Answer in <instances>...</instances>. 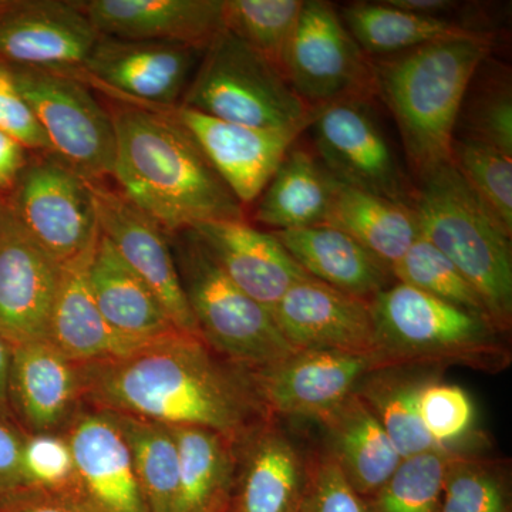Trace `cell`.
I'll return each instance as SVG.
<instances>
[{
	"label": "cell",
	"mask_w": 512,
	"mask_h": 512,
	"mask_svg": "<svg viewBox=\"0 0 512 512\" xmlns=\"http://www.w3.org/2000/svg\"><path fill=\"white\" fill-rule=\"evenodd\" d=\"M83 404L168 427H205L244 443L266 420L248 373L200 338L175 333L127 355L79 365Z\"/></svg>",
	"instance_id": "obj_1"
},
{
	"label": "cell",
	"mask_w": 512,
	"mask_h": 512,
	"mask_svg": "<svg viewBox=\"0 0 512 512\" xmlns=\"http://www.w3.org/2000/svg\"><path fill=\"white\" fill-rule=\"evenodd\" d=\"M117 191L165 234L217 221H245V208L222 181L173 110L111 100Z\"/></svg>",
	"instance_id": "obj_2"
},
{
	"label": "cell",
	"mask_w": 512,
	"mask_h": 512,
	"mask_svg": "<svg viewBox=\"0 0 512 512\" xmlns=\"http://www.w3.org/2000/svg\"><path fill=\"white\" fill-rule=\"evenodd\" d=\"M488 32L372 59L375 97L390 110L416 178L450 163L458 111L474 73L491 56Z\"/></svg>",
	"instance_id": "obj_3"
},
{
	"label": "cell",
	"mask_w": 512,
	"mask_h": 512,
	"mask_svg": "<svg viewBox=\"0 0 512 512\" xmlns=\"http://www.w3.org/2000/svg\"><path fill=\"white\" fill-rule=\"evenodd\" d=\"M375 320L377 367L464 366L498 373L511 363L500 330L484 316L393 282L370 301Z\"/></svg>",
	"instance_id": "obj_4"
},
{
	"label": "cell",
	"mask_w": 512,
	"mask_h": 512,
	"mask_svg": "<svg viewBox=\"0 0 512 512\" xmlns=\"http://www.w3.org/2000/svg\"><path fill=\"white\" fill-rule=\"evenodd\" d=\"M416 180L413 211L421 237L456 265L483 299L495 328L505 335L512 323L511 237L451 161Z\"/></svg>",
	"instance_id": "obj_5"
},
{
	"label": "cell",
	"mask_w": 512,
	"mask_h": 512,
	"mask_svg": "<svg viewBox=\"0 0 512 512\" xmlns=\"http://www.w3.org/2000/svg\"><path fill=\"white\" fill-rule=\"evenodd\" d=\"M168 237L198 332L215 353L255 372L296 352L272 313L224 274L191 229Z\"/></svg>",
	"instance_id": "obj_6"
},
{
	"label": "cell",
	"mask_w": 512,
	"mask_h": 512,
	"mask_svg": "<svg viewBox=\"0 0 512 512\" xmlns=\"http://www.w3.org/2000/svg\"><path fill=\"white\" fill-rule=\"evenodd\" d=\"M181 107L262 130H309L313 110L281 70L222 29L202 53Z\"/></svg>",
	"instance_id": "obj_7"
},
{
	"label": "cell",
	"mask_w": 512,
	"mask_h": 512,
	"mask_svg": "<svg viewBox=\"0 0 512 512\" xmlns=\"http://www.w3.org/2000/svg\"><path fill=\"white\" fill-rule=\"evenodd\" d=\"M53 156L87 181L113 174L116 133L109 109L92 87L70 74L9 66Z\"/></svg>",
	"instance_id": "obj_8"
},
{
	"label": "cell",
	"mask_w": 512,
	"mask_h": 512,
	"mask_svg": "<svg viewBox=\"0 0 512 512\" xmlns=\"http://www.w3.org/2000/svg\"><path fill=\"white\" fill-rule=\"evenodd\" d=\"M284 76L313 110L375 97L372 59L350 35L336 6L325 0H305Z\"/></svg>",
	"instance_id": "obj_9"
},
{
	"label": "cell",
	"mask_w": 512,
	"mask_h": 512,
	"mask_svg": "<svg viewBox=\"0 0 512 512\" xmlns=\"http://www.w3.org/2000/svg\"><path fill=\"white\" fill-rule=\"evenodd\" d=\"M309 128L318 160L336 180L413 208L414 185L404 174L370 100L323 107Z\"/></svg>",
	"instance_id": "obj_10"
},
{
	"label": "cell",
	"mask_w": 512,
	"mask_h": 512,
	"mask_svg": "<svg viewBox=\"0 0 512 512\" xmlns=\"http://www.w3.org/2000/svg\"><path fill=\"white\" fill-rule=\"evenodd\" d=\"M23 228L60 264L99 235L89 181L50 153H32L6 200Z\"/></svg>",
	"instance_id": "obj_11"
},
{
	"label": "cell",
	"mask_w": 512,
	"mask_h": 512,
	"mask_svg": "<svg viewBox=\"0 0 512 512\" xmlns=\"http://www.w3.org/2000/svg\"><path fill=\"white\" fill-rule=\"evenodd\" d=\"M204 50L100 36L77 79L110 100L151 109L180 106Z\"/></svg>",
	"instance_id": "obj_12"
},
{
	"label": "cell",
	"mask_w": 512,
	"mask_h": 512,
	"mask_svg": "<svg viewBox=\"0 0 512 512\" xmlns=\"http://www.w3.org/2000/svg\"><path fill=\"white\" fill-rule=\"evenodd\" d=\"M100 35L77 0H0V62L77 77Z\"/></svg>",
	"instance_id": "obj_13"
},
{
	"label": "cell",
	"mask_w": 512,
	"mask_h": 512,
	"mask_svg": "<svg viewBox=\"0 0 512 512\" xmlns=\"http://www.w3.org/2000/svg\"><path fill=\"white\" fill-rule=\"evenodd\" d=\"M373 370H377V365L372 357L305 349L247 373L269 417H306L318 421L352 396Z\"/></svg>",
	"instance_id": "obj_14"
},
{
	"label": "cell",
	"mask_w": 512,
	"mask_h": 512,
	"mask_svg": "<svg viewBox=\"0 0 512 512\" xmlns=\"http://www.w3.org/2000/svg\"><path fill=\"white\" fill-rule=\"evenodd\" d=\"M89 185L101 234L160 299L175 326L188 335L200 336L181 285L170 237L117 188L106 181H89Z\"/></svg>",
	"instance_id": "obj_15"
},
{
	"label": "cell",
	"mask_w": 512,
	"mask_h": 512,
	"mask_svg": "<svg viewBox=\"0 0 512 512\" xmlns=\"http://www.w3.org/2000/svg\"><path fill=\"white\" fill-rule=\"evenodd\" d=\"M62 264L0 198V332L13 346L47 339Z\"/></svg>",
	"instance_id": "obj_16"
},
{
	"label": "cell",
	"mask_w": 512,
	"mask_h": 512,
	"mask_svg": "<svg viewBox=\"0 0 512 512\" xmlns=\"http://www.w3.org/2000/svg\"><path fill=\"white\" fill-rule=\"evenodd\" d=\"M72 450V498L86 512L148 511L130 450L110 413L83 406L62 431Z\"/></svg>",
	"instance_id": "obj_17"
},
{
	"label": "cell",
	"mask_w": 512,
	"mask_h": 512,
	"mask_svg": "<svg viewBox=\"0 0 512 512\" xmlns=\"http://www.w3.org/2000/svg\"><path fill=\"white\" fill-rule=\"evenodd\" d=\"M272 316L293 349L372 357L377 365L375 320L366 299L308 278L285 293Z\"/></svg>",
	"instance_id": "obj_18"
},
{
	"label": "cell",
	"mask_w": 512,
	"mask_h": 512,
	"mask_svg": "<svg viewBox=\"0 0 512 512\" xmlns=\"http://www.w3.org/2000/svg\"><path fill=\"white\" fill-rule=\"evenodd\" d=\"M173 113L244 208L261 197L303 133L241 126L181 106Z\"/></svg>",
	"instance_id": "obj_19"
},
{
	"label": "cell",
	"mask_w": 512,
	"mask_h": 512,
	"mask_svg": "<svg viewBox=\"0 0 512 512\" xmlns=\"http://www.w3.org/2000/svg\"><path fill=\"white\" fill-rule=\"evenodd\" d=\"M8 403L23 433H62L84 406L79 365L47 340L13 346Z\"/></svg>",
	"instance_id": "obj_20"
},
{
	"label": "cell",
	"mask_w": 512,
	"mask_h": 512,
	"mask_svg": "<svg viewBox=\"0 0 512 512\" xmlns=\"http://www.w3.org/2000/svg\"><path fill=\"white\" fill-rule=\"evenodd\" d=\"M100 36L205 50L224 29V0H77Z\"/></svg>",
	"instance_id": "obj_21"
},
{
	"label": "cell",
	"mask_w": 512,
	"mask_h": 512,
	"mask_svg": "<svg viewBox=\"0 0 512 512\" xmlns=\"http://www.w3.org/2000/svg\"><path fill=\"white\" fill-rule=\"evenodd\" d=\"M224 274L269 312L293 285L312 278L289 255L274 232L247 221H217L191 229Z\"/></svg>",
	"instance_id": "obj_22"
},
{
	"label": "cell",
	"mask_w": 512,
	"mask_h": 512,
	"mask_svg": "<svg viewBox=\"0 0 512 512\" xmlns=\"http://www.w3.org/2000/svg\"><path fill=\"white\" fill-rule=\"evenodd\" d=\"M306 481L308 461L276 419L266 420L239 447L228 512H298Z\"/></svg>",
	"instance_id": "obj_23"
},
{
	"label": "cell",
	"mask_w": 512,
	"mask_h": 512,
	"mask_svg": "<svg viewBox=\"0 0 512 512\" xmlns=\"http://www.w3.org/2000/svg\"><path fill=\"white\" fill-rule=\"evenodd\" d=\"M96 239L82 254L62 264L47 330V342L77 365L114 359L146 346L119 335L101 315L94 301L87 281V268Z\"/></svg>",
	"instance_id": "obj_24"
},
{
	"label": "cell",
	"mask_w": 512,
	"mask_h": 512,
	"mask_svg": "<svg viewBox=\"0 0 512 512\" xmlns=\"http://www.w3.org/2000/svg\"><path fill=\"white\" fill-rule=\"evenodd\" d=\"M87 281L101 315L130 342L147 345L181 332L160 299L120 258L100 229L90 256Z\"/></svg>",
	"instance_id": "obj_25"
},
{
	"label": "cell",
	"mask_w": 512,
	"mask_h": 512,
	"mask_svg": "<svg viewBox=\"0 0 512 512\" xmlns=\"http://www.w3.org/2000/svg\"><path fill=\"white\" fill-rule=\"evenodd\" d=\"M274 234L306 274L340 292L372 301L393 284L389 266L338 228L318 225Z\"/></svg>",
	"instance_id": "obj_26"
},
{
	"label": "cell",
	"mask_w": 512,
	"mask_h": 512,
	"mask_svg": "<svg viewBox=\"0 0 512 512\" xmlns=\"http://www.w3.org/2000/svg\"><path fill=\"white\" fill-rule=\"evenodd\" d=\"M318 423L328 437L326 451L363 500L375 494L403 460L375 414L356 393L320 417Z\"/></svg>",
	"instance_id": "obj_27"
},
{
	"label": "cell",
	"mask_w": 512,
	"mask_h": 512,
	"mask_svg": "<svg viewBox=\"0 0 512 512\" xmlns=\"http://www.w3.org/2000/svg\"><path fill=\"white\" fill-rule=\"evenodd\" d=\"M325 225L356 239L389 268L421 237L413 208L350 187L335 177Z\"/></svg>",
	"instance_id": "obj_28"
},
{
	"label": "cell",
	"mask_w": 512,
	"mask_h": 512,
	"mask_svg": "<svg viewBox=\"0 0 512 512\" xmlns=\"http://www.w3.org/2000/svg\"><path fill=\"white\" fill-rule=\"evenodd\" d=\"M178 450L175 512H215L229 505L237 477L239 447L205 427H170Z\"/></svg>",
	"instance_id": "obj_29"
},
{
	"label": "cell",
	"mask_w": 512,
	"mask_h": 512,
	"mask_svg": "<svg viewBox=\"0 0 512 512\" xmlns=\"http://www.w3.org/2000/svg\"><path fill=\"white\" fill-rule=\"evenodd\" d=\"M333 175L303 148L288 151L255 208V221L275 231L325 225Z\"/></svg>",
	"instance_id": "obj_30"
},
{
	"label": "cell",
	"mask_w": 512,
	"mask_h": 512,
	"mask_svg": "<svg viewBox=\"0 0 512 512\" xmlns=\"http://www.w3.org/2000/svg\"><path fill=\"white\" fill-rule=\"evenodd\" d=\"M420 367H383L373 370L359 383L356 394L375 414L402 458L436 450L424 429L419 400L423 387L437 379L436 373Z\"/></svg>",
	"instance_id": "obj_31"
},
{
	"label": "cell",
	"mask_w": 512,
	"mask_h": 512,
	"mask_svg": "<svg viewBox=\"0 0 512 512\" xmlns=\"http://www.w3.org/2000/svg\"><path fill=\"white\" fill-rule=\"evenodd\" d=\"M346 29L367 56L384 57L485 32L448 19L417 15L383 2H355L339 10Z\"/></svg>",
	"instance_id": "obj_32"
},
{
	"label": "cell",
	"mask_w": 512,
	"mask_h": 512,
	"mask_svg": "<svg viewBox=\"0 0 512 512\" xmlns=\"http://www.w3.org/2000/svg\"><path fill=\"white\" fill-rule=\"evenodd\" d=\"M110 414L126 439L148 511H177L180 478L173 431L156 421Z\"/></svg>",
	"instance_id": "obj_33"
},
{
	"label": "cell",
	"mask_w": 512,
	"mask_h": 512,
	"mask_svg": "<svg viewBox=\"0 0 512 512\" xmlns=\"http://www.w3.org/2000/svg\"><path fill=\"white\" fill-rule=\"evenodd\" d=\"M454 138L497 148L512 157V84L507 66L487 57L468 84Z\"/></svg>",
	"instance_id": "obj_34"
},
{
	"label": "cell",
	"mask_w": 512,
	"mask_h": 512,
	"mask_svg": "<svg viewBox=\"0 0 512 512\" xmlns=\"http://www.w3.org/2000/svg\"><path fill=\"white\" fill-rule=\"evenodd\" d=\"M305 0H224V29L284 74L286 53Z\"/></svg>",
	"instance_id": "obj_35"
},
{
	"label": "cell",
	"mask_w": 512,
	"mask_h": 512,
	"mask_svg": "<svg viewBox=\"0 0 512 512\" xmlns=\"http://www.w3.org/2000/svg\"><path fill=\"white\" fill-rule=\"evenodd\" d=\"M457 451H427L403 458L399 467L376 491L365 498L367 512H440L444 476Z\"/></svg>",
	"instance_id": "obj_36"
},
{
	"label": "cell",
	"mask_w": 512,
	"mask_h": 512,
	"mask_svg": "<svg viewBox=\"0 0 512 512\" xmlns=\"http://www.w3.org/2000/svg\"><path fill=\"white\" fill-rule=\"evenodd\" d=\"M390 271L396 282L413 286L440 301L491 320L487 306L473 285L426 238H417Z\"/></svg>",
	"instance_id": "obj_37"
},
{
	"label": "cell",
	"mask_w": 512,
	"mask_h": 512,
	"mask_svg": "<svg viewBox=\"0 0 512 512\" xmlns=\"http://www.w3.org/2000/svg\"><path fill=\"white\" fill-rule=\"evenodd\" d=\"M451 164L501 229L512 235V157L497 148L454 138Z\"/></svg>",
	"instance_id": "obj_38"
},
{
	"label": "cell",
	"mask_w": 512,
	"mask_h": 512,
	"mask_svg": "<svg viewBox=\"0 0 512 512\" xmlns=\"http://www.w3.org/2000/svg\"><path fill=\"white\" fill-rule=\"evenodd\" d=\"M440 512H511L504 468L497 461L454 453L444 476Z\"/></svg>",
	"instance_id": "obj_39"
},
{
	"label": "cell",
	"mask_w": 512,
	"mask_h": 512,
	"mask_svg": "<svg viewBox=\"0 0 512 512\" xmlns=\"http://www.w3.org/2000/svg\"><path fill=\"white\" fill-rule=\"evenodd\" d=\"M419 409L424 429L437 447L464 453L461 443L474 429L476 407L463 387L431 380L421 390Z\"/></svg>",
	"instance_id": "obj_40"
},
{
	"label": "cell",
	"mask_w": 512,
	"mask_h": 512,
	"mask_svg": "<svg viewBox=\"0 0 512 512\" xmlns=\"http://www.w3.org/2000/svg\"><path fill=\"white\" fill-rule=\"evenodd\" d=\"M20 468L25 487L72 497L74 461L63 433L25 434Z\"/></svg>",
	"instance_id": "obj_41"
},
{
	"label": "cell",
	"mask_w": 512,
	"mask_h": 512,
	"mask_svg": "<svg viewBox=\"0 0 512 512\" xmlns=\"http://www.w3.org/2000/svg\"><path fill=\"white\" fill-rule=\"evenodd\" d=\"M298 512H367L328 451L308 461V481Z\"/></svg>",
	"instance_id": "obj_42"
},
{
	"label": "cell",
	"mask_w": 512,
	"mask_h": 512,
	"mask_svg": "<svg viewBox=\"0 0 512 512\" xmlns=\"http://www.w3.org/2000/svg\"><path fill=\"white\" fill-rule=\"evenodd\" d=\"M0 131L15 138L30 153H52L45 131L20 93L12 70L0 62Z\"/></svg>",
	"instance_id": "obj_43"
},
{
	"label": "cell",
	"mask_w": 512,
	"mask_h": 512,
	"mask_svg": "<svg viewBox=\"0 0 512 512\" xmlns=\"http://www.w3.org/2000/svg\"><path fill=\"white\" fill-rule=\"evenodd\" d=\"M0 512H86L72 497L20 487L0 497Z\"/></svg>",
	"instance_id": "obj_44"
},
{
	"label": "cell",
	"mask_w": 512,
	"mask_h": 512,
	"mask_svg": "<svg viewBox=\"0 0 512 512\" xmlns=\"http://www.w3.org/2000/svg\"><path fill=\"white\" fill-rule=\"evenodd\" d=\"M23 436L12 420L0 416V497L25 487L20 468Z\"/></svg>",
	"instance_id": "obj_45"
},
{
	"label": "cell",
	"mask_w": 512,
	"mask_h": 512,
	"mask_svg": "<svg viewBox=\"0 0 512 512\" xmlns=\"http://www.w3.org/2000/svg\"><path fill=\"white\" fill-rule=\"evenodd\" d=\"M32 156L15 138L0 131V198L6 200Z\"/></svg>",
	"instance_id": "obj_46"
},
{
	"label": "cell",
	"mask_w": 512,
	"mask_h": 512,
	"mask_svg": "<svg viewBox=\"0 0 512 512\" xmlns=\"http://www.w3.org/2000/svg\"><path fill=\"white\" fill-rule=\"evenodd\" d=\"M383 2L406 12L440 19H446L444 16L463 8L460 2H454V0H383Z\"/></svg>",
	"instance_id": "obj_47"
},
{
	"label": "cell",
	"mask_w": 512,
	"mask_h": 512,
	"mask_svg": "<svg viewBox=\"0 0 512 512\" xmlns=\"http://www.w3.org/2000/svg\"><path fill=\"white\" fill-rule=\"evenodd\" d=\"M12 352V342L0 332V416L9 420H12L8 403V382Z\"/></svg>",
	"instance_id": "obj_48"
},
{
	"label": "cell",
	"mask_w": 512,
	"mask_h": 512,
	"mask_svg": "<svg viewBox=\"0 0 512 512\" xmlns=\"http://www.w3.org/2000/svg\"><path fill=\"white\" fill-rule=\"evenodd\" d=\"M228 510H229V505H227V507L221 508V510H218L215 512H228Z\"/></svg>",
	"instance_id": "obj_49"
}]
</instances>
